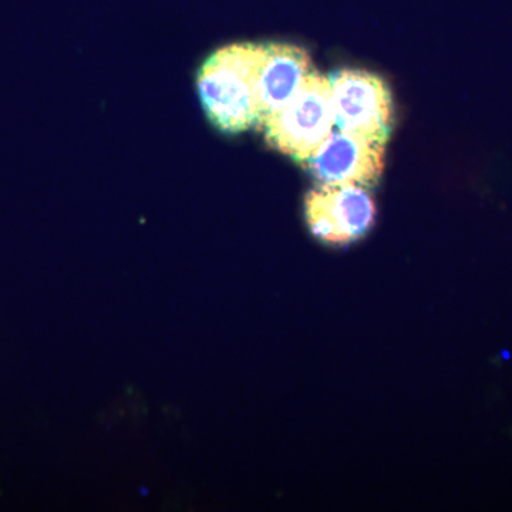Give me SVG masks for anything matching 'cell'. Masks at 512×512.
Segmentation results:
<instances>
[{"label": "cell", "instance_id": "obj_3", "mask_svg": "<svg viewBox=\"0 0 512 512\" xmlns=\"http://www.w3.org/2000/svg\"><path fill=\"white\" fill-rule=\"evenodd\" d=\"M328 77L339 130L386 146L394 127V103L389 84L375 73L348 67Z\"/></svg>", "mask_w": 512, "mask_h": 512}, {"label": "cell", "instance_id": "obj_6", "mask_svg": "<svg viewBox=\"0 0 512 512\" xmlns=\"http://www.w3.org/2000/svg\"><path fill=\"white\" fill-rule=\"evenodd\" d=\"M313 70L308 50L293 43L264 42L258 74V128L291 99Z\"/></svg>", "mask_w": 512, "mask_h": 512}, {"label": "cell", "instance_id": "obj_2", "mask_svg": "<svg viewBox=\"0 0 512 512\" xmlns=\"http://www.w3.org/2000/svg\"><path fill=\"white\" fill-rule=\"evenodd\" d=\"M335 126L329 77L313 69L298 92L258 128L269 147L303 165Z\"/></svg>", "mask_w": 512, "mask_h": 512}, {"label": "cell", "instance_id": "obj_4", "mask_svg": "<svg viewBox=\"0 0 512 512\" xmlns=\"http://www.w3.org/2000/svg\"><path fill=\"white\" fill-rule=\"evenodd\" d=\"M306 224L323 244H353L376 221V205L366 188L318 184L305 197Z\"/></svg>", "mask_w": 512, "mask_h": 512}, {"label": "cell", "instance_id": "obj_5", "mask_svg": "<svg viewBox=\"0 0 512 512\" xmlns=\"http://www.w3.org/2000/svg\"><path fill=\"white\" fill-rule=\"evenodd\" d=\"M383 144L339 130L306 161V168L318 184L357 185L373 188L382 180Z\"/></svg>", "mask_w": 512, "mask_h": 512}, {"label": "cell", "instance_id": "obj_1", "mask_svg": "<svg viewBox=\"0 0 512 512\" xmlns=\"http://www.w3.org/2000/svg\"><path fill=\"white\" fill-rule=\"evenodd\" d=\"M262 53L264 43H232L212 52L198 69L197 90L205 116L227 136L258 126Z\"/></svg>", "mask_w": 512, "mask_h": 512}]
</instances>
